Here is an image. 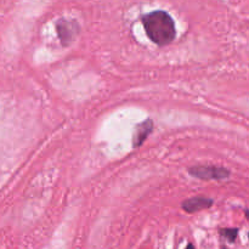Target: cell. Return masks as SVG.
Instances as JSON below:
<instances>
[{
  "label": "cell",
  "mask_w": 249,
  "mask_h": 249,
  "mask_svg": "<svg viewBox=\"0 0 249 249\" xmlns=\"http://www.w3.org/2000/svg\"><path fill=\"white\" fill-rule=\"evenodd\" d=\"M186 249H195V247H194V245H191V243H190V245H187V247H186Z\"/></svg>",
  "instance_id": "7"
},
{
  "label": "cell",
  "mask_w": 249,
  "mask_h": 249,
  "mask_svg": "<svg viewBox=\"0 0 249 249\" xmlns=\"http://www.w3.org/2000/svg\"><path fill=\"white\" fill-rule=\"evenodd\" d=\"M143 27L148 38L157 45H167L175 39V23L168 12L158 10L146 15L142 18Z\"/></svg>",
  "instance_id": "1"
},
{
  "label": "cell",
  "mask_w": 249,
  "mask_h": 249,
  "mask_svg": "<svg viewBox=\"0 0 249 249\" xmlns=\"http://www.w3.org/2000/svg\"><path fill=\"white\" fill-rule=\"evenodd\" d=\"M190 174L195 178L203 180H220L230 175V172L225 168L212 167V165H198L190 169Z\"/></svg>",
  "instance_id": "2"
},
{
  "label": "cell",
  "mask_w": 249,
  "mask_h": 249,
  "mask_svg": "<svg viewBox=\"0 0 249 249\" xmlns=\"http://www.w3.org/2000/svg\"><path fill=\"white\" fill-rule=\"evenodd\" d=\"M237 233H238L237 229H224V230H221V235H223L224 237L228 238L230 242H233V241L236 240Z\"/></svg>",
  "instance_id": "6"
},
{
  "label": "cell",
  "mask_w": 249,
  "mask_h": 249,
  "mask_svg": "<svg viewBox=\"0 0 249 249\" xmlns=\"http://www.w3.org/2000/svg\"><path fill=\"white\" fill-rule=\"evenodd\" d=\"M213 199L206 198V197H194V198L186 199L182 203V208L187 213H196V212L203 211L213 206Z\"/></svg>",
  "instance_id": "4"
},
{
  "label": "cell",
  "mask_w": 249,
  "mask_h": 249,
  "mask_svg": "<svg viewBox=\"0 0 249 249\" xmlns=\"http://www.w3.org/2000/svg\"><path fill=\"white\" fill-rule=\"evenodd\" d=\"M57 32L63 45H67L73 40L75 33H78V24L75 22L61 19L57 23Z\"/></svg>",
  "instance_id": "3"
},
{
  "label": "cell",
  "mask_w": 249,
  "mask_h": 249,
  "mask_svg": "<svg viewBox=\"0 0 249 249\" xmlns=\"http://www.w3.org/2000/svg\"><path fill=\"white\" fill-rule=\"evenodd\" d=\"M246 216H247V218L249 219V209H248V211H246Z\"/></svg>",
  "instance_id": "8"
},
{
  "label": "cell",
  "mask_w": 249,
  "mask_h": 249,
  "mask_svg": "<svg viewBox=\"0 0 249 249\" xmlns=\"http://www.w3.org/2000/svg\"><path fill=\"white\" fill-rule=\"evenodd\" d=\"M152 129H153V123L151 119H147V121L139 124L135 129V134H134V139H133L134 147H139V146H140L141 143L147 139L148 134L152 131Z\"/></svg>",
  "instance_id": "5"
}]
</instances>
